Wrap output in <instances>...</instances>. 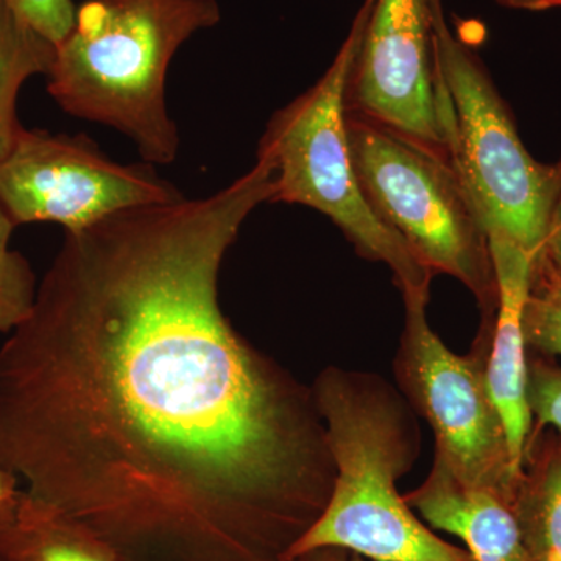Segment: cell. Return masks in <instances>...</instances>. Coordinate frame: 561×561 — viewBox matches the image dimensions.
I'll list each match as a JSON object with an SVG mask.
<instances>
[{
    "label": "cell",
    "instance_id": "11",
    "mask_svg": "<svg viewBox=\"0 0 561 561\" xmlns=\"http://www.w3.org/2000/svg\"><path fill=\"white\" fill-rule=\"evenodd\" d=\"M404 500L431 527L459 537L472 561H534L511 500L460 481L440 460L434 459L426 481Z\"/></svg>",
    "mask_w": 561,
    "mask_h": 561
},
{
    "label": "cell",
    "instance_id": "2",
    "mask_svg": "<svg viewBox=\"0 0 561 561\" xmlns=\"http://www.w3.org/2000/svg\"><path fill=\"white\" fill-rule=\"evenodd\" d=\"M335 478L319 519L286 561L335 548L371 561H472L416 518L397 489L419 454L404 401L375 376L328 368L311 387Z\"/></svg>",
    "mask_w": 561,
    "mask_h": 561
},
{
    "label": "cell",
    "instance_id": "3",
    "mask_svg": "<svg viewBox=\"0 0 561 561\" xmlns=\"http://www.w3.org/2000/svg\"><path fill=\"white\" fill-rule=\"evenodd\" d=\"M220 18L216 0H87L57 44L47 91L66 113L124 133L149 164H172L180 136L165 106L169 65Z\"/></svg>",
    "mask_w": 561,
    "mask_h": 561
},
{
    "label": "cell",
    "instance_id": "14",
    "mask_svg": "<svg viewBox=\"0 0 561 561\" xmlns=\"http://www.w3.org/2000/svg\"><path fill=\"white\" fill-rule=\"evenodd\" d=\"M55 55L57 46L0 0V160L22 128L16 114L22 84L33 76H47Z\"/></svg>",
    "mask_w": 561,
    "mask_h": 561
},
{
    "label": "cell",
    "instance_id": "20",
    "mask_svg": "<svg viewBox=\"0 0 561 561\" xmlns=\"http://www.w3.org/2000/svg\"><path fill=\"white\" fill-rule=\"evenodd\" d=\"M291 561H364L357 553L343 551V549L323 548L305 553Z\"/></svg>",
    "mask_w": 561,
    "mask_h": 561
},
{
    "label": "cell",
    "instance_id": "16",
    "mask_svg": "<svg viewBox=\"0 0 561 561\" xmlns=\"http://www.w3.org/2000/svg\"><path fill=\"white\" fill-rule=\"evenodd\" d=\"M527 400L531 427H551L561 434V364L556 357L529 351Z\"/></svg>",
    "mask_w": 561,
    "mask_h": 561
},
{
    "label": "cell",
    "instance_id": "1",
    "mask_svg": "<svg viewBox=\"0 0 561 561\" xmlns=\"http://www.w3.org/2000/svg\"><path fill=\"white\" fill-rule=\"evenodd\" d=\"M272 197L256 160L208 197L66 232L0 348V467L121 561H286L330 500L312 389L220 308L225 256Z\"/></svg>",
    "mask_w": 561,
    "mask_h": 561
},
{
    "label": "cell",
    "instance_id": "10",
    "mask_svg": "<svg viewBox=\"0 0 561 561\" xmlns=\"http://www.w3.org/2000/svg\"><path fill=\"white\" fill-rule=\"evenodd\" d=\"M489 245L496 278L497 305L490 328L486 383L504 424L516 481L534 426L527 400L529 348L524 332L534 257L504 236H489Z\"/></svg>",
    "mask_w": 561,
    "mask_h": 561
},
{
    "label": "cell",
    "instance_id": "15",
    "mask_svg": "<svg viewBox=\"0 0 561 561\" xmlns=\"http://www.w3.org/2000/svg\"><path fill=\"white\" fill-rule=\"evenodd\" d=\"M14 227L0 206V334H11L28 319L38 291L31 264L10 249Z\"/></svg>",
    "mask_w": 561,
    "mask_h": 561
},
{
    "label": "cell",
    "instance_id": "6",
    "mask_svg": "<svg viewBox=\"0 0 561 561\" xmlns=\"http://www.w3.org/2000/svg\"><path fill=\"white\" fill-rule=\"evenodd\" d=\"M351 157L373 213L432 273L453 276L493 321L496 278L489 236L453 164L346 110Z\"/></svg>",
    "mask_w": 561,
    "mask_h": 561
},
{
    "label": "cell",
    "instance_id": "9",
    "mask_svg": "<svg viewBox=\"0 0 561 561\" xmlns=\"http://www.w3.org/2000/svg\"><path fill=\"white\" fill-rule=\"evenodd\" d=\"M435 0H373L346 110L449 158L434 50Z\"/></svg>",
    "mask_w": 561,
    "mask_h": 561
},
{
    "label": "cell",
    "instance_id": "19",
    "mask_svg": "<svg viewBox=\"0 0 561 561\" xmlns=\"http://www.w3.org/2000/svg\"><path fill=\"white\" fill-rule=\"evenodd\" d=\"M22 490H18V478L0 467V531L9 529L16 518Z\"/></svg>",
    "mask_w": 561,
    "mask_h": 561
},
{
    "label": "cell",
    "instance_id": "22",
    "mask_svg": "<svg viewBox=\"0 0 561 561\" xmlns=\"http://www.w3.org/2000/svg\"><path fill=\"white\" fill-rule=\"evenodd\" d=\"M560 210H561V202H560Z\"/></svg>",
    "mask_w": 561,
    "mask_h": 561
},
{
    "label": "cell",
    "instance_id": "5",
    "mask_svg": "<svg viewBox=\"0 0 561 561\" xmlns=\"http://www.w3.org/2000/svg\"><path fill=\"white\" fill-rule=\"evenodd\" d=\"M434 50L454 171L486 236L512 239L534 257L561 202V161L531 157L485 66L446 24L442 0L434 7Z\"/></svg>",
    "mask_w": 561,
    "mask_h": 561
},
{
    "label": "cell",
    "instance_id": "17",
    "mask_svg": "<svg viewBox=\"0 0 561 561\" xmlns=\"http://www.w3.org/2000/svg\"><path fill=\"white\" fill-rule=\"evenodd\" d=\"M18 14L44 38L57 46L76 22L77 7L72 0H5Z\"/></svg>",
    "mask_w": 561,
    "mask_h": 561
},
{
    "label": "cell",
    "instance_id": "8",
    "mask_svg": "<svg viewBox=\"0 0 561 561\" xmlns=\"http://www.w3.org/2000/svg\"><path fill=\"white\" fill-rule=\"evenodd\" d=\"M180 198L153 164L111 161L84 135L22 127L0 160V206L14 225L46 221L81 231L122 210Z\"/></svg>",
    "mask_w": 561,
    "mask_h": 561
},
{
    "label": "cell",
    "instance_id": "21",
    "mask_svg": "<svg viewBox=\"0 0 561 561\" xmlns=\"http://www.w3.org/2000/svg\"><path fill=\"white\" fill-rule=\"evenodd\" d=\"M505 9L545 11L561 9V0H496Z\"/></svg>",
    "mask_w": 561,
    "mask_h": 561
},
{
    "label": "cell",
    "instance_id": "4",
    "mask_svg": "<svg viewBox=\"0 0 561 561\" xmlns=\"http://www.w3.org/2000/svg\"><path fill=\"white\" fill-rule=\"evenodd\" d=\"M373 0H364L348 36L313 87L273 114L257 158L272 168L271 203L308 206L330 217L360 256L390 268L402 298L430 297L431 268L373 213L351 157L346 90Z\"/></svg>",
    "mask_w": 561,
    "mask_h": 561
},
{
    "label": "cell",
    "instance_id": "18",
    "mask_svg": "<svg viewBox=\"0 0 561 561\" xmlns=\"http://www.w3.org/2000/svg\"><path fill=\"white\" fill-rule=\"evenodd\" d=\"M524 332L531 353L561 359V306L529 295Z\"/></svg>",
    "mask_w": 561,
    "mask_h": 561
},
{
    "label": "cell",
    "instance_id": "13",
    "mask_svg": "<svg viewBox=\"0 0 561 561\" xmlns=\"http://www.w3.org/2000/svg\"><path fill=\"white\" fill-rule=\"evenodd\" d=\"M0 561L121 560L90 527L22 491L16 518L0 531Z\"/></svg>",
    "mask_w": 561,
    "mask_h": 561
},
{
    "label": "cell",
    "instance_id": "7",
    "mask_svg": "<svg viewBox=\"0 0 561 561\" xmlns=\"http://www.w3.org/2000/svg\"><path fill=\"white\" fill-rule=\"evenodd\" d=\"M405 324L397 378L411 404L430 423L435 457L460 481L501 491L511 500L515 474L504 424L486 383L490 328L483 321L471 353H453L427 321L430 297L402 298Z\"/></svg>",
    "mask_w": 561,
    "mask_h": 561
},
{
    "label": "cell",
    "instance_id": "12",
    "mask_svg": "<svg viewBox=\"0 0 561 561\" xmlns=\"http://www.w3.org/2000/svg\"><path fill=\"white\" fill-rule=\"evenodd\" d=\"M511 505L534 561H561V434L531 427Z\"/></svg>",
    "mask_w": 561,
    "mask_h": 561
}]
</instances>
